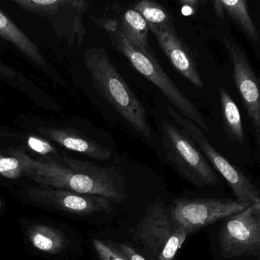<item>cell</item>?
Segmentation results:
<instances>
[{
	"instance_id": "2e32d148",
	"label": "cell",
	"mask_w": 260,
	"mask_h": 260,
	"mask_svg": "<svg viewBox=\"0 0 260 260\" xmlns=\"http://www.w3.org/2000/svg\"><path fill=\"white\" fill-rule=\"evenodd\" d=\"M224 11L233 22L240 28L249 43L256 51L259 48V37L256 27L249 15L247 2L245 0L223 1L221 0Z\"/></svg>"
},
{
	"instance_id": "44dd1931",
	"label": "cell",
	"mask_w": 260,
	"mask_h": 260,
	"mask_svg": "<svg viewBox=\"0 0 260 260\" xmlns=\"http://www.w3.org/2000/svg\"><path fill=\"white\" fill-rule=\"evenodd\" d=\"M92 245L99 257V260H125L115 249L112 243H105L100 240L93 239Z\"/></svg>"
},
{
	"instance_id": "30bf717a",
	"label": "cell",
	"mask_w": 260,
	"mask_h": 260,
	"mask_svg": "<svg viewBox=\"0 0 260 260\" xmlns=\"http://www.w3.org/2000/svg\"><path fill=\"white\" fill-rule=\"evenodd\" d=\"M223 45L233 63V76L237 90L250 118L257 147L260 144L259 83L247 56L231 37H223Z\"/></svg>"
},
{
	"instance_id": "5b68a950",
	"label": "cell",
	"mask_w": 260,
	"mask_h": 260,
	"mask_svg": "<svg viewBox=\"0 0 260 260\" xmlns=\"http://www.w3.org/2000/svg\"><path fill=\"white\" fill-rule=\"evenodd\" d=\"M162 145L176 171L196 186H214L218 178L191 138L167 120L162 122Z\"/></svg>"
},
{
	"instance_id": "277c9868",
	"label": "cell",
	"mask_w": 260,
	"mask_h": 260,
	"mask_svg": "<svg viewBox=\"0 0 260 260\" xmlns=\"http://www.w3.org/2000/svg\"><path fill=\"white\" fill-rule=\"evenodd\" d=\"M110 39L112 45L129 60L133 68L156 86L183 116L202 130L208 132V124L199 109L166 74L153 54L134 45L120 31L110 34Z\"/></svg>"
},
{
	"instance_id": "4316f807",
	"label": "cell",
	"mask_w": 260,
	"mask_h": 260,
	"mask_svg": "<svg viewBox=\"0 0 260 260\" xmlns=\"http://www.w3.org/2000/svg\"><path fill=\"white\" fill-rule=\"evenodd\" d=\"M179 3L183 7H188L192 9L197 8L201 4L200 1L197 0H180Z\"/></svg>"
},
{
	"instance_id": "7a4b0ae2",
	"label": "cell",
	"mask_w": 260,
	"mask_h": 260,
	"mask_svg": "<svg viewBox=\"0 0 260 260\" xmlns=\"http://www.w3.org/2000/svg\"><path fill=\"white\" fill-rule=\"evenodd\" d=\"M85 63L96 90L138 133L151 138L147 113L104 48H91L85 54Z\"/></svg>"
},
{
	"instance_id": "d4e9b609",
	"label": "cell",
	"mask_w": 260,
	"mask_h": 260,
	"mask_svg": "<svg viewBox=\"0 0 260 260\" xmlns=\"http://www.w3.org/2000/svg\"><path fill=\"white\" fill-rule=\"evenodd\" d=\"M0 78L5 79V80L9 79L12 81L14 80H19V77H17V73L14 70L4 64L1 60H0Z\"/></svg>"
},
{
	"instance_id": "ac0fdd59",
	"label": "cell",
	"mask_w": 260,
	"mask_h": 260,
	"mask_svg": "<svg viewBox=\"0 0 260 260\" xmlns=\"http://www.w3.org/2000/svg\"><path fill=\"white\" fill-rule=\"evenodd\" d=\"M223 125L231 141L243 144L245 134L240 110L231 95L223 87L219 89Z\"/></svg>"
},
{
	"instance_id": "7402d4cb",
	"label": "cell",
	"mask_w": 260,
	"mask_h": 260,
	"mask_svg": "<svg viewBox=\"0 0 260 260\" xmlns=\"http://www.w3.org/2000/svg\"><path fill=\"white\" fill-rule=\"evenodd\" d=\"M28 145L31 150L42 155L55 153V149L48 141H44L39 138L30 137L28 139Z\"/></svg>"
},
{
	"instance_id": "83f0119b",
	"label": "cell",
	"mask_w": 260,
	"mask_h": 260,
	"mask_svg": "<svg viewBox=\"0 0 260 260\" xmlns=\"http://www.w3.org/2000/svg\"><path fill=\"white\" fill-rule=\"evenodd\" d=\"M1 208H2V202L0 200V209H1Z\"/></svg>"
},
{
	"instance_id": "9c48e42d",
	"label": "cell",
	"mask_w": 260,
	"mask_h": 260,
	"mask_svg": "<svg viewBox=\"0 0 260 260\" xmlns=\"http://www.w3.org/2000/svg\"><path fill=\"white\" fill-rule=\"evenodd\" d=\"M248 206L237 200L221 198H182L174 200L171 209L174 220L191 235L208 225L243 211Z\"/></svg>"
},
{
	"instance_id": "d6986e66",
	"label": "cell",
	"mask_w": 260,
	"mask_h": 260,
	"mask_svg": "<svg viewBox=\"0 0 260 260\" xmlns=\"http://www.w3.org/2000/svg\"><path fill=\"white\" fill-rule=\"evenodd\" d=\"M133 10L144 18L150 28L175 27L174 19L170 13L158 3L142 0L134 5Z\"/></svg>"
},
{
	"instance_id": "ffe728a7",
	"label": "cell",
	"mask_w": 260,
	"mask_h": 260,
	"mask_svg": "<svg viewBox=\"0 0 260 260\" xmlns=\"http://www.w3.org/2000/svg\"><path fill=\"white\" fill-rule=\"evenodd\" d=\"M0 174L10 179H16L22 175L19 161L14 156L0 155Z\"/></svg>"
},
{
	"instance_id": "ba28073f",
	"label": "cell",
	"mask_w": 260,
	"mask_h": 260,
	"mask_svg": "<svg viewBox=\"0 0 260 260\" xmlns=\"http://www.w3.org/2000/svg\"><path fill=\"white\" fill-rule=\"evenodd\" d=\"M223 258L240 255L258 256L260 252V202L223 220L218 232Z\"/></svg>"
},
{
	"instance_id": "5bb4252c",
	"label": "cell",
	"mask_w": 260,
	"mask_h": 260,
	"mask_svg": "<svg viewBox=\"0 0 260 260\" xmlns=\"http://www.w3.org/2000/svg\"><path fill=\"white\" fill-rule=\"evenodd\" d=\"M0 37L5 39L16 46L22 54L32 60L36 65L48 73L50 77L60 84H63V80L60 78L57 72L48 63L42 55L39 48L6 16L0 11Z\"/></svg>"
},
{
	"instance_id": "7c38bea8",
	"label": "cell",
	"mask_w": 260,
	"mask_h": 260,
	"mask_svg": "<svg viewBox=\"0 0 260 260\" xmlns=\"http://www.w3.org/2000/svg\"><path fill=\"white\" fill-rule=\"evenodd\" d=\"M173 66L186 80L198 88H203L204 83L198 70L196 59L185 42L176 32L175 27L150 28Z\"/></svg>"
},
{
	"instance_id": "52a82bcc",
	"label": "cell",
	"mask_w": 260,
	"mask_h": 260,
	"mask_svg": "<svg viewBox=\"0 0 260 260\" xmlns=\"http://www.w3.org/2000/svg\"><path fill=\"white\" fill-rule=\"evenodd\" d=\"M23 10L49 21L57 37L70 46H80L86 36L83 15L89 7L83 0H15Z\"/></svg>"
},
{
	"instance_id": "9a60e30c",
	"label": "cell",
	"mask_w": 260,
	"mask_h": 260,
	"mask_svg": "<svg viewBox=\"0 0 260 260\" xmlns=\"http://www.w3.org/2000/svg\"><path fill=\"white\" fill-rule=\"evenodd\" d=\"M117 20L118 22V31L125 36L134 45L152 54L148 42L150 30L147 22L141 14L133 9L126 10Z\"/></svg>"
},
{
	"instance_id": "8fae6325",
	"label": "cell",
	"mask_w": 260,
	"mask_h": 260,
	"mask_svg": "<svg viewBox=\"0 0 260 260\" xmlns=\"http://www.w3.org/2000/svg\"><path fill=\"white\" fill-rule=\"evenodd\" d=\"M28 194L35 202L74 214L90 215L112 211V202L96 194H82L52 188H29Z\"/></svg>"
},
{
	"instance_id": "3957f363",
	"label": "cell",
	"mask_w": 260,
	"mask_h": 260,
	"mask_svg": "<svg viewBox=\"0 0 260 260\" xmlns=\"http://www.w3.org/2000/svg\"><path fill=\"white\" fill-rule=\"evenodd\" d=\"M173 218L172 209L156 200L144 211L132 237L154 260H174L188 237Z\"/></svg>"
},
{
	"instance_id": "603a6c76",
	"label": "cell",
	"mask_w": 260,
	"mask_h": 260,
	"mask_svg": "<svg viewBox=\"0 0 260 260\" xmlns=\"http://www.w3.org/2000/svg\"><path fill=\"white\" fill-rule=\"evenodd\" d=\"M114 245V244H113ZM118 253L125 260H147L132 246L124 243L114 245Z\"/></svg>"
},
{
	"instance_id": "484cf974",
	"label": "cell",
	"mask_w": 260,
	"mask_h": 260,
	"mask_svg": "<svg viewBox=\"0 0 260 260\" xmlns=\"http://www.w3.org/2000/svg\"><path fill=\"white\" fill-rule=\"evenodd\" d=\"M214 10H215L217 16H218L220 19H223L224 17V9H223V5H222L221 0H217L214 1Z\"/></svg>"
},
{
	"instance_id": "e0dca14e",
	"label": "cell",
	"mask_w": 260,
	"mask_h": 260,
	"mask_svg": "<svg viewBox=\"0 0 260 260\" xmlns=\"http://www.w3.org/2000/svg\"><path fill=\"white\" fill-rule=\"evenodd\" d=\"M30 243L39 250L50 254H57L67 246L64 236L52 226L36 224L28 231Z\"/></svg>"
},
{
	"instance_id": "cb8c5ba5",
	"label": "cell",
	"mask_w": 260,
	"mask_h": 260,
	"mask_svg": "<svg viewBox=\"0 0 260 260\" xmlns=\"http://www.w3.org/2000/svg\"><path fill=\"white\" fill-rule=\"evenodd\" d=\"M95 22L101 25L109 34H113V33L118 31V22L117 19H95Z\"/></svg>"
},
{
	"instance_id": "6da1fadb",
	"label": "cell",
	"mask_w": 260,
	"mask_h": 260,
	"mask_svg": "<svg viewBox=\"0 0 260 260\" xmlns=\"http://www.w3.org/2000/svg\"><path fill=\"white\" fill-rule=\"evenodd\" d=\"M10 155L19 161L22 174L51 188L96 194L121 203L127 199L126 182L120 169L100 167L89 161L62 156L65 165L53 160H39L30 157L21 150H10Z\"/></svg>"
},
{
	"instance_id": "8992f818",
	"label": "cell",
	"mask_w": 260,
	"mask_h": 260,
	"mask_svg": "<svg viewBox=\"0 0 260 260\" xmlns=\"http://www.w3.org/2000/svg\"><path fill=\"white\" fill-rule=\"evenodd\" d=\"M167 110L179 128L191 138L199 150L202 152L207 160L209 161L211 167L224 178L235 194L237 202L246 205L260 202L259 191L255 188V185L241 170L233 166L213 147L200 127L191 120L179 115L173 108L167 107Z\"/></svg>"
},
{
	"instance_id": "4fadbf2b",
	"label": "cell",
	"mask_w": 260,
	"mask_h": 260,
	"mask_svg": "<svg viewBox=\"0 0 260 260\" xmlns=\"http://www.w3.org/2000/svg\"><path fill=\"white\" fill-rule=\"evenodd\" d=\"M38 130L49 139L73 151L83 153L92 159L106 160L112 156L107 147L74 131L51 127H40Z\"/></svg>"
}]
</instances>
